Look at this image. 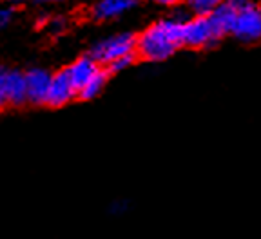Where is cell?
<instances>
[{"label":"cell","mask_w":261,"mask_h":239,"mask_svg":"<svg viewBox=\"0 0 261 239\" xmlns=\"http://www.w3.org/2000/svg\"><path fill=\"white\" fill-rule=\"evenodd\" d=\"M138 4V0H98L91 6V18L96 22H106L118 18L123 13L130 11Z\"/></svg>","instance_id":"ba28073f"},{"label":"cell","mask_w":261,"mask_h":239,"mask_svg":"<svg viewBox=\"0 0 261 239\" xmlns=\"http://www.w3.org/2000/svg\"><path fill=\"white\" fill-rule=\"evenodd\" d=\"M136 60H138V55L129 53V55H125V57H120V58H116V60H113L109 65H106V67H107V71H109L111 74H116V73H122V71H125L127 67H130V65L135 64Z\"/></svg>","instance_id":"4fadbf2b"},{"label":"cell","mask_w":261,"mask_h":239,"mask_svg":"<svg viewBox=\"0 0 261 239\" xmlns=\"http://www.w3.org/2000/svg\"><path fill=\"white\" fill-rule=\"evenodd\" d=\"M76 98H78V91L74 89V85H73V82H71L67 69H62V71H58V73H53L45 107L60 109V107L67 105V103H71V101L76 100Z\"/></svg>","instance_id":"5b68a950"},{"label":"cell","mask_w":261,"mask_h":239,"mask_svg":"<svg viewBox=\"0 0 261 239\" xmlns=\"http://www.w3.org/2000/svg\"><path fill=\"white\" fill-rule=\"evenodd\" d=\"M64 25H65V22L62 20V18H53V20L49 22V29L53 33H62L64 31Z\"/></svg>","instance_id":"2e32d148"},{"label":"cell","mask_w":261,"mask_h":239,"mask_svg":"<svg viewBox=\"0 0 261 239\" xmlns=\"http://www.w3.org/2000/svg\"><path fill=\"white\" fill-rule=\"evenodd\" d=\"M109 76H111V73L107 71V67H103L102 65V67H100V69L91 76V80L87 82L80 91H78V100L89 101V100H93V98H96L98 94L103 91V87L107 85Z\"/></svg>","instance_id":"8fae6325"},{"label":"cell","mask_w":261,"mask_h":239,"mask_svg":"<svg viewBox=\"0 0 261 239\" xmlns=\"http://www.w3.org/2000/svg\"><path fill=\"white\" fill-rule=\"evenodd\" d=\"M221 40L208 15H192L184 22V47L208 49Z\"/></svg>","instance_id":"3957f363"},{"label":"cell","mask_w":261,"mask_h":239,"mask_svg":"<svg viewBox=\"0 0 261 239\" xmlns=\"http://www.w3.org/2000/svg\"><path fill=\"white\" fill-rule=\"evenodd\" d=\"M154 4L165 6V8H178L179 4H184V0H152Z\"/></svg>","instance_id":"e0dca14e"},{"label":"cell","mask_w":261,"mask_h":239,"mask_svg":"<svg viewBox=\"0 0 261 239\" xmlns=\"http://www.w3.org/2000/svg\"><path fill=\"white\" fill-rule=\"evenodd\" d=\"M6 96H8V107L28 105V82H25V71L8 69L6 74Z\"/></svg>","instance_id":"52a82bcc"},{"label":"cell","mask_w":261,"mask_h":239,"mask_svg":"<svg viewBox=\"0 0 261 239\" xmlns=\"http://www.w3.org/2000/svg\"><path fill=\"white\" fill-rule=\"evenodd\" d=\"M6 2H13V0H6ZM16 2H18V0H16Z\"/></svg>","instance_id":"ffe728a7"},{"label":"cell","mask_w":261,"mask_h":239,"mask_svg":"<svg viewBox=\"0 0 261 239\" xmlns=\"http://www.w3.org/2000/svg\"><path fill=\"white\" fill-rule=\"evenodd\" d=\"M100 67H102V65L98 64V62L87 53V55H84V57L78 58V60H74L73 64H71L69 67H65V69H67V73H69V78H71V82H73L74 89L80 91Z\"/></svg>","instance_id":"9c48e42d"},{"label":"cell","mask_w":261,"mask_h":239,"mask_svg":"<svg viewBox=\"0 0 261 239\" xmlns=\"http://www.w3.org/2000/svg\"><path fill=\"white\" fill-rule=\"evenodd\" d=\"M37 2H42V4H53V2H64V0H37Z\"/></svg>","instance_id":"ac0fdd59"},{"label":"cell","mask_w":261,"mask_h":239,"mask_svg":"<svg viewBox=\"0 0 261 239\" xmlns=\"http://www.w3.org/2000/svg\"><path fill=\"white\" fill-rule=\"evenodd\" d=\"M6 74H8V69L0 65V111L8 107V96H6Z\"/></svg>","instance_id":"5bb4252c"},{"label":"cell","mask_w":261,"mask_h":239,"mask_svg":"<svg viewBox=\"0 0 261 239\" xmlns=\"http://www.w3.org/2000/svg\"><path fill=\"white\" fill-rule=\"evenodd\" d=\"M13 13H15V11H13L11 8H2V9H0V29L6 28V25L11 22Z\"/></svg>","instance_id":"9a60e30c"},{"label":"cell","mask_w":261,"mask_h":239,"mask_svg":"<svg viewBox=\"0 0 261 239\" xmlns=\"http://www.w3.org/2000/svg\"><path fill=\"white\" fill-rule=\"evenodd\" d=\"M230 2H234V4H241V2H249V0H230Z\"/></svg>","instance_id":"d6986e66"},{"label":"cell","mask_w":261,"mask_h":239,"mask_svg":"<svg viewBox=\"0 0 261 239\" xmlns=\"http://www.w3.org/2000/svg\"><path fill=\"white\" fill-rule=\"evenodd\" d=\"M184 47V22L172 16L151 24L136 35V55L145 62H163Z\"/></svg>","instance_id":"6da1fadb"},{"label":"cell","mask_w":261,"mask_h":239,"mask_svg":"<svg viewBox=\"0 0 261 239\" xmlns=\"http://www.w3.org/2000/svg\"><path fill=\"white\" fill-rule=\"evenodd\" d=\"M53 73L40 67H33L25 71V82H28V105L44 107L47 101L49 85H51Z\"/></svg>","instance_id":"8992f818"},{"label":"cell","mask_w":261,"mask_h":239,"mask_svg":"<svg viewBox=\"0 0 261 239\" xmlns=\"http://www.w3.org/2000/svg\"><path fill=\"white\" fill-rule=\"evenodd\" d=\"M236 8H238V4H234V2H230V0H225V2H221V4L208 15L221 38L230 35L234 15H236Z\"/></svg>","instance_id":"30bf717a"},{"label":"cell","mask_w":261,"mask_h":239,"mask_svg":"<svg viewBox=\"0 0 261 239\" xmlns=\"http://www.w3.org/2000/svg\"><path fill=\"white\" fill-rule=\"evenodd\" d=\"M230 37L243 44H254L261 40V6L252 0L238 4Z\"/></svg>","instance_id":"7a4b0ae2"},{"label":"cell","mask_w":261,"mask_h":239,"mask_svg":"<svg viewBox=\"0 0 261 239\" xmlns=\"http://www.w3.org/2000/svg\"><path fill=\"white\" fill-rule=\"evenodd\" d=\"M225 0H184V6L191 15H211Z\"/></svg>","instance_id":"7c38bea8"},{"label":"cell","mask_w":261,"mask_h":239,"mask_svg":"<svg viewBox=\"0 0 261 239\" xmlns=\"http://www.w3.org/2000/svg\"><path fill=\"white\" fill-rule=\"evenodd\" d=\"M129 53H136V35L135 33H118L113 37H107L103 40L96 42L91 47L89 55L100 65H109L113 60L120 57H125Z\"/></svg>","instance_id":"277c9868"}]
</instances>
